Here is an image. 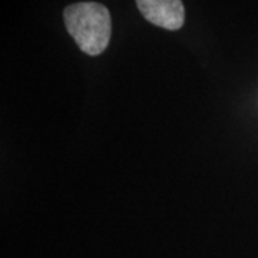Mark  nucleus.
I'll use <instances>...</instances> for the list:
<instances>
[{"mask_svg": "<svg viewBox=\"0 0 258 258\" xmlns=\"http://www.w3.org/2000/svg\"><path fill=\"white\" fill-rule=\"evenodd\" d=\"M64 25L86 55H101L111 40V15L95 2L75 3L64 9Z\"/></svg>", "mask_w": 258, "mask_h": 258, "instance_id": "1", "label": "nucleus"}, {"mask_svg": "<svg viewBox=\"0 0 258 258\" xmlns=\"http://www.w3.org/2000/svg\"><path fill=\"white\" fill-rule=\"evenodd\" d=\"M139 12L152 25L168 30L182 28L185 20L181 0H137Z\"/></svg>", "mask_w": 258, "mask_h": 258, "instance_id": "2", "label": "nucleus"}]
</instances>
